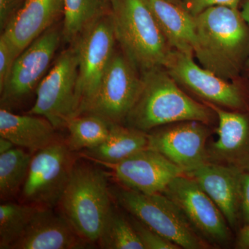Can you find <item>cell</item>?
Instances as JSON below:
<instances>
[{
	"label": "cell",
	"mask_w": 249,
	"mask_h": 249,
	"mask_svg": "<svg viewBox=\"0 0 249 249\" xmlns=\"http://www.w3.org/2000/svg\"><path fill=\"white\" fill-rule=\"evenodd\" d=\"M195 19L194 54L202 66L226 80L235 77L249 40L241 13L229 6H212L195 16Z\"/></svg>",
	"instance_id": "cell-1"
},
{
	"label": "cell",
	"mask_w": 249,
	"mask_h": 249,
	"mask_svg": "<svg viewBox=\"0 0 249 249\" xmlns=\"http://www.w3.org/2000/svg\"><path fill=\"white\" fill-rule=\"evenodd\" d=\"M142 92L125 119L129 127L146 132L163 124L212 121V109L181 91L166 70L157 67L142 71Z\"/></svg>",
	"instance_id": "cell-2"
},
{
	"label": "cell",
	"mask_w": 249,
	"mask_h": 249,
	"mask_svg": "<svg viewBox=\"0 0 249 249\" xmlns=\"http://www.w3.org/2000/svg\"><path fill=\"white\" fill-rule=\"evenodd\" d=\"M116 40L142 71L164 67L173 49L145 0H116L111 6Z\"/></svg>",
	"instance_id": "cell-3"
},
{
	"label": "cell",
	"mask_w": 249,
	"mask_h": 249,
	"mask_svg": "<svg viewBox=\"0 0 249 249\" xmlns=\"http://www.w3.org/2000/svg\"><path fill=\"white\" fill-rule=\"evenodd\" d=\"M107 180L102 170L75 165L58 204L62 215L89 243L97 242L113 206Z\"/></svg>",
	"instance_id": "cell-4"
},
{
	"label": "cell",
	"mask_w": 249,
	"mask_h": 249,
	"mask_svg": "<svg viewBox=\"0 0 249 249\" xmlns=\"http://www.w3.org/2000/svg\"><path fill=\"white\" fill-rule=\"evenodd\" d=\"M111 197L147 227L180 248L209 249L173 201L162 193L145 194L127 187H109Z\"/></svg>",
	"instance_id": "cell-5"
},
{
	"label": "cell",
	"mask_w": 249,
	"mask_h": 249,
	"mask_svg": "<svg viewBox=\"0 0 249 249\" xmlns=\"http://www.w3.org/2000/svg\"><path fill=\"white\" fill-rule=\"evenodd\" d=\"M116 41L111 11L93 21L75 41L78 62V116L86 112L96 96L115 53Z\"/></svg>",
	"instance_id": "cell-6"
},
{
	"label": "cell",
	"mask_w": 249,
	"mask_h": 249,
	"mask_svg": "<svg viewBox=\"0 0 249 249\" xmlns=\"http://www.w3.org/2000/svg\"><path fill=\"white\" fill-rule=\"evenodd\" d=\"M78 77V55L73 45L60 53L37 85L36 102L28 114L45 118L56 129L66 127L79 112Z\"/></svg>",
	"instance_id": "cell-7"
},
{
	"label": "cell",
	"mask_w": 249,
	"mask_h": 249,
	"mask_svg": "<svg viewBox=\"0 0 249 249\" xmlns=\"http://www.w3.org/2000/svg\"><path fill=\"white\" fill-rule=\"evenodd\" d=\"M71 152L59 142L36 152L22 186L24 204L43 209L58 206L75 165Z\"/></svg>",
	"instance_id": "cell-8"
},
{
	"label": "cell",
	"mask_w": 249,
	"mask_h": 249,
	"mask_svg": "<svg viewBox=\"0 0 249 249\" xmlns=\"http://www.w3.org/2000/svg\"><path fill=\"white\" fill-rule=\"evenodd\" d=\"M124 53L111 59L96 96L84 114H93L110 124L125 120L142 92V76Z\"/></svg>",
	"instance_id": "cell-9"
},
{
	"label": "cell",
	"mask_w": 249,
	"mask_h": 249,
	"mask_svg": "<svg viewBox=\"0 0 249 249\" xmlns=\"http://www.w3.org/2000/svg\"><path fill=\"white\" fill-rule=\"evenodd\" d=\"M162 193L178 206L205 240L217 245L229 241L230 229L224 214L196 180L186 175H180Z\"/></svg>",
	"instance_id": "cell-10"
},
{
	"label": "cell",
	"mask_w": 249,
	"mask_h": 249,
	"mask_svg": "<svg viewBox=\"0 0 249 249\" xmlns=\"http://www.w3.org/2000/svg\"><path fill=\"white\" fill-rule=\"evenodd\" d=\"M62 38V31L50 27L19 54L0 89L1 107L19 103L36 88L50 65Z\"/></svg>",
	"instance_id": "cell-11"
},
{
	"label": "cell",
	"mask_w": 249,
	"mask_h": 249,
	"mask_svg": "<svg viewBox=\"0 0 249 249\" xmlns=\"http://www.w3.org/2000/svg\"><path fill=\"white\" fill-rule=\"evenodd\" d=\"M164 67L177 83L197 95L204 102L232 109H241L245 106L237 85L196 65L193 55L173 49Z\"/></svg>",
	"instance_id": "cell-12"
},
{
	"label": "cell",
	"mask_w": 249,
	"mask_h": 249,
	"mask_svg": "<svg viewBox=\"0 0 249 249\" xmlns=\"http://www.w3.org/2000/svg\"><path fill=\"white\" fill-rule=\"evenodd\" d=\"M198 121H183L147 134L148 147L160 152L185 174L209 162L211 129Z\"/></svg>",
	"instance_id": "cell-13"
},
{
	"label": "cell",
	"mask_w": 249,
	"mask_h": 249,
	"mask_svg": "<svg viewBox=\"0 0 249 249\" xmlns=\"http://www.w3.org/2000/svg\"><path fill=\"white\" fill-rule=\"evenodd\" d=\"M109 168L124 187L145 193H163L172 181L184 171L160 152L147 148L114 164H101Z\"/></svg>",
	"instance_id": "cell-14"
},
{
	"label": "cell",
	"mask_w": 249,
	"mask_h": 249,
	"mask_svg": "<svg viewBox=\"0 0 249 249\" xmlns=\"http://www.w3.org/2000/svg\"><path fill=\"white\" fill-rule=\"evenodd\" d=\"M204 103L212 109L219 120L217 140L208 146L209 162L249 173V118L213 103Z\"/></svg>",
	"instance_id": "cell-15"
},
{
	"label": "cell",
	"mask_w": 249,
	"mask_h": 249,
	"mask_svg": "<svg viewBox=\"0 0 249 249\" xmlns=\"http://www.w3.org/2000/svg\"><path fill=\"white\" fill-rule=\"evenodd\" d=\"M243 173L228 165L207 162L185 175L196 180L217 205L228 224L234 228L241 211Z\"/></svg>",
	"instance_id": "cell-16"
},
{
	"label": "cell",
	"mask_w": 249,
	"mask_h": 249,
	"mask_svg": "<svg viewBox=\"0 0 249 249\" xmlns=\"http://www.w3.org/2000/svg\"><path fill=\"white\" fill-rule=\"evenodd\" d=\"M89 245L62 214L40 208L12 249H80Z\"/></svg>",
	"instance_id": "cell-17"
},
{
	"label": "cell",
	"mask_w": 249,
	"mask_h": 249,
	"mask_svg": "<svg viewBox=\"0 0 249 249\" xmlns=\"http://www.w3.org/2000/svg\"><path fill=\"white\" fill-rule=\"evenodd\" d=\"M64 0H24L2 34L20 54L63 14Z\"/></svg>",
	"instance_id": "cell-18"
},
{
	"label": "cell",
	"mask_w": 249,
	"mask_h": 249,
	"mask_svg": "<svg viewBox=\"0 0 249 249\" xmlns=\"http://www.w3.org/2000/svg\"><path fill=\"white\" fill-rule=\"evenodd\" d=\"M55 127L45 118L32 115H18L1 107L0 109V137L16 146L37 152L58 142Z\"/></svg>",
	"instance_id": "cell-19"
},
{
	"label": "cell",
	"mask_w": 249,
	"mask_h": 249,
	"mask_svg": "<svg viewBox=\"0 0 249 249\" xmlns=\"http://www.w3.org/2000/svg\"><path fill=\"white\" fill-rule=\"evenodd\" d=\"M145 1L172 49L193 55L196 45L195 16L166 0Z\"/></svg>",
	"instance_id": "cell-20"
},
{
	"label": "cell",
	"mask_w": 249,
	"mask_h": 249,
	"mask_svg": "<svg viewBox=\"0 0 249 249\" xmlns=\"http://www.w3.org/2000/svg\"><path fill=\"white\" fill-rule=\"evenodd\" d=\"M147 147L146 132L111 124L107 138L97 146L84 150L83 157L100 165L114 164Z\"/></svg>",
	"instance_id": "cell-21"
},
{
	"label": "cell",
	"mask_w": 249,
	"mask_h": 249,
	"mask_svg": "<svg viewBox=\"0 0 249 249\" xmlns=\"http://www.w3.org/2000/svg\"><path fill=\"white\" fill-rule=\"evenodd\" d=\"M110 11L111 6L103 0H64L62 38L75 42L89 24Z\"/></svg>",
	"instance_id": "cell-22"
},
{
	"label": "cell",
	"mask_w": 249,
	"mask_h": 249,
	"mask_svg": "<svg viewBox=\"0 0 249 249\" xmlns=\"http://www.w3.org/2000/svg\"><path fill=\"white\" fill-rule=\"evenodd\" d=\"M110 124V123L93 114L72 118L66 125L69 131L67 147L71 152H75L97 146L107 138Z\"/></svg>",
	"instance_id": "cell-23"
},
{
	"label": "cell",
	"mask_w": 249,
	"mask_h": 249,
	"mask_svg": "<svg viewBox=\"0 0 249 249\" xmlns=\"http://www.w3.org/2000/svg\"><path fill=\"white\" fill-rule=\"evenodd\" d=\"M40 208L33 205H0V249H12L24 235Z\"/></svg>",
	"instance_id": "cell-24"
},
{
	"label": "cell",
	"mask_w": 249,
	"mask_h": 249,
	"mask_svg": "<svg viewBox=\"0 0 249 249\" xmlns=\"http://www.w3.org/2000/svg\"><path fill=\"white\" fill-rule=\"evenodd\" d=\"M32 157L19 147L0 154V196L9 199L23 186L29 173Z\"/></svg>",
	"instance_id": "cell-25"
},
{
	"label": "cell",
	"mask_w": 249,
	"mask_h": 249,
	"mask_svg": "<svg viewBox=\"0 0 249 249\" xmlns=\"http://www.w3.org/2000/svg\"><path fill=\"white\" fill-rule=\"evenodd\" d=\"M101 249H144L130 221L111 208L97 241Z\"/></svg>",
	"instance_id": "cell-26"
},
{
	"label": "cell",
	"mask_w": 249,
	"mask_h": 249,
	"mask_svg": "<svg viewBox=\"0 0 249 249\" xmlns=\"http://www.w3.org/2000/svg\"><path fill=\"white\" fill-rule=\"evenodd\" d=\"M130 221V220H129ZM144 249H179V247L134 218L130 221Z\"/></svg>",
	"instance_id": "cell-27"
},
{
	"label": "cell",
	"mask_w": 249,
	"mask_h": 249,
	"mask_svg": "<svg viewBox=\"0 0 249 249\" xmlns=\"http://www.w3.org/2000/svg\"><path fill=\"white\" fill-rule=\"evenodd\" d=\"M19 55L11 42L1 34L0 36V89L4 86Z\"/></svg>",
	"instance_id": "cell-28"
},
{
	"label": "cell",
	"mask_w": 249,
	"mask_h": 249,
	"mask_svg": "<svg viewBox=\"0 0 249 249\" xmlns=\"http://www.w3.org/2000/svg\"><path fill=\"white\" fill-rule=\"evenodd\" d=\"M240 2V0H181V6L195 16L212 6H225L238 9Z\"/></svg>",
	"instance_id": "cell-29"
},
{
	"label": "cell",
	"mask_w": 249,
	"mask_h": 249,
	"mask_svg": "<svg viewBox=\"0 0 249 249\" xmlns=\"http://www.w3.org/2000/svg\"><path fill=\"white\" fill-rule=\"evenodd\" d=\"M241 211L245 225L249 224V173H243L241 188Z\"/></svg>",
	"instance_id": "cell-30"
},
{
	"label": "cell",
	"mask_w": 249,
	"mask_h": 249,
	"mask_svg": "<svg viewBox=\"0 0 249 249\" xmlns=\"http://www.w3.org/2000/svg\"><path fill=\"white\" fill-rule=\"evenodd\" d=\"M16 10L17 8L12 0H0V27L1 31L4 30Z\"/></svg>",
	"instance_id": "cell-31"
},
{
	"label": "cell",
	"mask_w": 249,
	"mask_h": 249,
	"mask_svg": "<svg viewBox=\"0 0 249 249\" xmlns=\"http://www.w3.org/2000/svg\"><path fill=\"white\" fill-rule=\"evenodd\" d=\"M236 247L237 249H249V224L245 225L241 229Z\"/></svg>",
	"instance_id": "cell-32"
},
{
	"label": "cell",
	"mask_w": 249,
	"mask_h": 249,
	"mask_svg": "<svg viewBox=\"0 0 249 249\" xmlns=\"http://www.w3.org/2000/svg\"><path fill=\"white\" fill-rule=\"evenodd\" d=\"M14 146V144L8 139L0 137V154L9 151Z\"/></svg>",
	"instance_id": "cell-33"
},
{
	"label": "cell",
	"mask_w": 249,
	"mask_h": 249,
	"mask_svg": "<svg viewBox=\"0 0 249 249\" xmlns=\"http://www.w3.org/2000/svg\"><path fill=\"white\" fill-rule=\"evenodd\" d=\"M241 14H242V18H244L245 22H247V24H248L249 27V0H247V1H245ZM247 64H248L249 67V59L248 62H247Z\"/></svg>",
	"instance_id": "cell-34"
},
{
	"label": "cell",
	"mask_w": 249,
	"mask_h": 249,
	"mask_svg": "<svg viewBox=\"0 0 249 249\" xmlns=\"http://www.w3.org/2000/svg\"><path fill=\"white\" fill-rule=\"evenodd\" d=\"M13 2H14V4H15V6H16V7L17 8V9L18 8H19V6H20V4H22L23 3V1H24V0H12Z\"/></svg>",
	"instance_id": "cell-35"
},
{
	"label": "cell",
	"mask_w": 249,
	"mask_h": 249,
	"mask_svg": "<svg viewBox=\"0 0 249 249\" xmlns=\"http://www.w3.org/2000/svg\"><path fill=\"white\" fill-rule=\"evenodd\" d=\"M166 1L181 6V0H166Z\"/></svg>",
	"instance_id": "cell-36"
},
{
	"label": "cell",
	"mask_w": 249,
	"mask_h": 249,
	"mask_svg": "<svg viewBox=\"0 0 249 249\" xmlns=\"http://www.w3.org/2000/svg\"><path fill=\"white\" fill-rule=\"evenodd\" d=\"M103 1H104L105 2L107 3V4H109V6H111V5L114 4L116 0H103Z\"/></svg>",
	"instance_id": "cell-37"
}]
</instances>
